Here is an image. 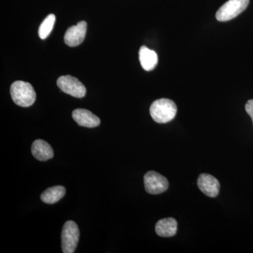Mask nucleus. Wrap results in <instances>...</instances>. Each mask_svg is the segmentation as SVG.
I'll return each mask as SVG.
<instances>
[{"instance_id":"423d86ee","label":"nucleus","mask_w":253,"mask_h":253,"mask_svg":"<svg viewBox=\"0 0 253 253\" xmlns=\"http://www.w3.org/2000/svg\"><path fill=\"white\" fill-rule=\"evenodd\" d=\"M145 189L150 194H161L167 191L169 183L164 176L155 171H149L144 177Z\"/></svg>"},{"instance_id":"ddd939ff","label":"nucleus","mask_w":253,"mask_h":253,"mask_svg":"<svg viewBox=\"0 0 253 253\" xmlns=\"http://www.w3.org/2000/svg\"><path fill=\"white\" fill-rule=\"evenodd\" d=\"M66 194V189L62 186L48 188L41 195V200L47 204H54L62 199Z\"/></svg>"},{"instance_id":"1a4fd4ad","label":"nucleus","mask_w":253,"mask_h":253,"mask_svg":"<svg viewBox=\"0 0 253 253\" xmlns=\"http://www.w3.org/2000/svg\"><path fill=\"white\" fill-rule=\"evenodd\" d=\"M73 120L80 126L92 128L99 126L101 121L97 116L93 114L91 111L83 109H76L72 114Z\"/></svg>"},{"instance_id":"0eeeda50","label":"nucleus","mask_w":253,"mask_h":253,"mask_svg":"<svg viewBox=\"0 0 253 253\" xmlns=\"http://www.w3.org/2000/svg\"><path fill=\"white\" fill-rule=\"evenodd\" d=\"M86 33V23L81 21L76 26H71L65 33L64 42L68 46H77L83 42Z\"/></svg>"},{"instance_id":"4468645a","label":"nucleus","mask_w":253,"mask_h":253,"mask_svg":"<svg viewBox=\"0 0 253 253\" xmlns=\"http://www.w3.org/2000/svg\"><path fill=\"white\" fill-rule=\"evenodd\" d=\"M55 21H56V16L54 14H51L46 16L45 19L41 23L38 34L42 40L46 39L49 36L54 28Z\"/></svg>"},{"instance_id":"9d476101","label":"nucleus","mask_w":253,"mask_h":253,"mask_svg":"<svg viewBox=\"0 0 253 253\" xmlns=\"http://www.w3.org/2000/svg\"><path fill=\"white\" fill-rule=\"evenodd\" d=\"M32 154L38 161H46L54 156V151L47 142L42 139H37L31 148Z\"/></svg>"},{"instance_id":"f03ea898","label":"nucleus","mask_w":253,"mask_h":253,"mask_svg":"<svg viewBox=\"0 0 253 253\" xmlns=\"http://www.w3.org/2000/svg\"><path fill=\"white\" fill-rule=\"evenodd\" d=\"M10 93L15 104L21 107H29L36 101V91L33 86L26 82H14L11 84Z\"/></svg>"},{"instance_id":"6e6552de","label":"nucleus","mask_w":253,"mask_h":253,"mask_svg":"<svg viewBox=\"0 0 253 253\" xmlns=\"http://www.w3.org/2000/svg\"><path fill=\"white\" fill-rule=\"evenodd\" d=\"M199 189L208 197L214 198L219 194L220 184L214 176L209 174H201L198 179Z\"/></svg>"},{"instance_id":"2eb2a0df","label":"nucleus","mask_w":253,"mask_h":253,"mask_svg":"<svg viewBox=\"0 0 253 253\" xmlns=\"http://www.w3.org/2000/svg\"><path fill=\"white\" fill-rule=\"evenodd\" d=\"M246 111L252 118L253 123V99L249 100L246 104Z\"/></svg>"},{"instance_id":"39448f33","label":"nucleus","mask_w":253,"mask_h":253,"mask_svg":"<svg viewBox=\"0 0 253 253\" xmlns=\"http://www.w3.org/2000/svg\"><path fill=\"white\" fill-rule=\"evenodd\" d=\"M57 85L61 91L73 97L83 98L85 96V86L79 80L73 76H61L58 79Z\"/></svg>"},{"instance_id":"9b49d317","label":"nucleus","mask_w":253,"mask_h":253,"mask_svg":"<svg viewBox=\"0 0 253 253\" xmlns=\"http://www.w3.org/2000/svg\"><path fill=\"white\" fill-rule=\"evenodd\" d=\"M177 231V221L172 217L165 218L158 221L156 232L161 237H172Z\"/></svg>"},{"instance_id":"20e7f679","label":"nucleus","mask_w":253,"mask_h":253,"mask_svg":"<svg viewBox=\"0 0 253 253\" xmlns=\"http://www.w3.org/2000/svg\"><path fill=\"white\" fill-rule=\"evenodd\" d=\"M249 0H229L216 13L217 21H230L243 12L249 6Z\"/></svg>"},{"instance_id":"f257e3e1","label":"nucleus","mask_w":253,"mask_h":253,"mask_svg":"<svg viewBox=\"0 0 253 253\" xmlns=\"http://www.w3.org/2000/svg\"><path fill=\"white\" fill-rule=\"evenodd\" d=\"M177 108L175 103L168 99L156 100L150 107V114L155 122L167 123L172 121L176 116Z\"/></svg>"},{"instance_id":"f8f14e48","label":"nucleus","mask_w":253,"mask_h":253,"mask_svg":"<svg viewBox=\"0 0 253 253\" xmlns=\"http://www.w3.org/2000/svg\"><path fill=\"white\" fill-rule=\"evenodd\" d=\"M139 61L145 71H151L157 66L158 55L153 50L142 46L139 50Z\"/></svg>"},{"instance_id":"7ed1b4c3","label":"nucleus","mask_w":253,"mask_h":253,"mask_svg":"<svg viewBox=\"0 0 253 253\" xmlns=\"http://www.w3.org/2000/svg\"><path fill=\"white\" fill-rule=\"evenodd\" d=\"M80 231L77 224L73 221H67L63 226L61 233V246L63 253H73L79 241Z\"/></svg>"}]
</instances>
